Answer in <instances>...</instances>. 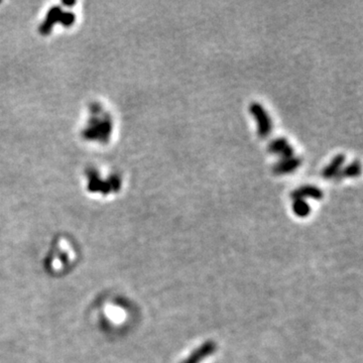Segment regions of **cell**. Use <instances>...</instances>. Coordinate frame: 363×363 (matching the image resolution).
Returning a JSON list of instances; mask_svg holds the SVG:
<instances>
[{
    "instance_id": "9c48e42d",
    "label": "cell",
    "mask_w": 363,
    "mask_h": 363,
    "mask_svg": "<svg viewBox=\"0 0 363 363\" xmlns=\"http://www.w3.org/2000/svg\"><path fill=\"white\" fill-rule=\"evenodd\" d=\"M361 173V166L358 161H353L351 164L347 165L344 169L340 170L339 173L333 178L336 179L337 181L343 179V178H354L359 176Z\"/></svg>"
},
{
    "instance_id": "30bf717a",
    "label": "cell",
    "mask_w": 363,
    "mask_h": 363,
    "mask_svg": "<svg viewBox=\"0 0 363 363\" xmlns=\"http://www.w3.org/2000/svg\"><path fill=\"white\" fill-rule=\"evenodd\" d=\"M293 209L295 213L301 217L307 216L310 213V206L305 200H295Z\"/></svg>"
},
{
    "instance_id": "3957f363",
    "label": "cell",
    "mask_w": 363,
    "mask_h": 363,
    "mask_svg": "<svg viewBox=\"0 0 363 363\" xmlns=\"http://www.w3.org/2000/svg\"><path fill=\"white\" fill-rule=\"evenodd\" d=\"M75 15L74 13L64 9L63 7H54L50 11H48L44 22L42 23L41 32L43 34H50L51 30L54 28L55 23H63L62 25L67 26L74 22Z\"/></svg>"
},
{
    "instance_id": "8992f818",
    "label": "cell",
    "mask_w": 363,
    "mask_h": 363,
    "mask_svg": "<svg viewBox=\"0 0 363 363\" xmlns=\"http://www.w3.org/2000/svg\"><path fill=\"white\" fill-rule=\"evenodd\" d=\"M302 164V160L297 157L282 159L272 167V172L276 175H286L295 172Z\"/></svg>"
},
{
    "instance_id": "7a4b0ae2",
    "label": "cell",
    "mask_w": 363,
    "mask_h": 363,
    "mask_svg": "<svg viewBox=\"0 0 363 363\" xmlns=\"http://www.w3.org/2000/svg\"><path fill=\"white\" fill-rule=\"evenodd\" d=\"M85 177L88 191L91 193L110 195L118 193L122 186V178L118 173L97 166L89 167Z\"/></svg>"
},
{
    "instance_id": "ba28073f",
    "label": "cell",
    "mask_w": 363,
    "mask_h": 363,
    "mask_svg": "<svg viewBox=\"0 0 363 363\" xmlns=\"http://www.w3.org/2000/svg\"><path fill=\"white\" fill-rule=\"evenodd\" d=\"M344 162H345V156L342 154L337 155L329 163L327 167H325V169L322 172V176L325 179H333L339 173Z\"/></svg>"
},
{
    "instance_id": "277c9868",
    "label": "cell",
    "mask_w": 363,
    "mask_h": 363,
    "mask_svg": "<svg viewBox=\"0 0 363 363\" xmlns=\"http://www.w3.org/2000/svg\"><path fill=\"white\" fill-rule=\"evenodd\" d=\"M249 112L256 121L257 134L262 138L267 137L272 129L271 119L267 111L263 108V106L260 103L252 102L249 105Z\"/></svg>"
},
{
    "instance_id": "6da1fadb",
    "label": "cell",
    "mask_w": 363,
    "mask_h": 363,
    "mask_svg": "<svg viewBox=\"0 0 363 363\" xmlns=\"http://www.w3.org/2000/svg\"><path fill=\"white\" fill-rule=\"evenodd\" d=\"M114 118L112 112L100 102H92L87 109L82 127V136L90 142L106 144L113 136Z\"/></svg>"
},
{
    "instance_id": "5b68a950",
    "label": "cell",
    "mask_w": 363,
    "mask_h": 363,
    "mask_svg": "<svg viewBox=\"0 0 363 363\" xmlns=\"http://www.w3.org/2000/svg\"><path fill=\"white\" fill-rule=\"evenodd\" d=\"M268 151L282 159L294 157V148L285 137H278L268 144Z\"/></svg>"
},
{
    "instance_id": "52a82bcc",
    "label": "cell",
    "mask_w": 363,
    "mask_h": 363,
    "mask_svg": "<svg viewBox=\"0 0 363 363\" xmlns=\"http://www.w3.org/2000/svg\"><path fill=\"white\" fill-rule=\"evenodd\" d=\"M294 200H304L305 198L321 199L323 197V192L316 186L313 185H302L293 191L291 194Z\"/></svg>"
}]
</instances>
